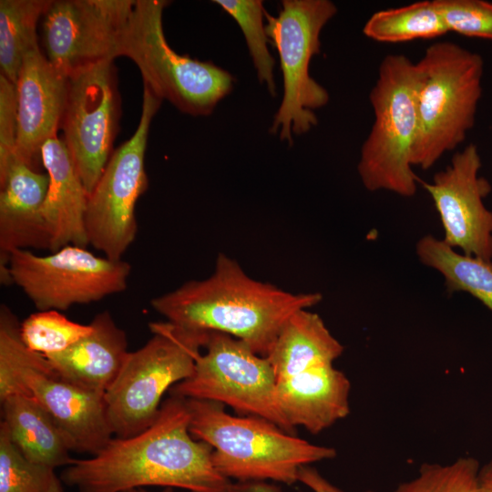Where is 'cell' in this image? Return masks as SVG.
<instances>
[{"instance_id":"cell-1","label":"cell","mask_w":492,"mask_h":492,"mask_svg":"<svg viewBox=\"0 0 492 492\" xmlns=\"http://www.w3.org/2000/svg\"><path fill=\"white\" fill-rule=\"evenodd\" d=\"M213 447L190 432L184 398L169 395L155 422L130 437L113 436L88 458L73 459L63 483L78 492H126L149 486L189 492H231V482L214 466Z\"/></svg>"},{"instance_id":"cell-2","label":"cell","mask_w":492,"mask_h":492,"mask_svg":"<svg viewBox=\"0 0 492 492\" xmlns=\"http://www.w3.org/2000/svg\"><path fill=\"white\" fill-rule=\"evenodd\" d=\"M321 301L319 292L292 293L255 280L220 253L208 278L188 281L151 299L150 305L177 326L229 334L266 356L285 322Z\"/></svg>"},{"instance_id":"cell-3","label":"cell","mask_w":492,"mask_h":492,"mask_svg":"<svg viewBox=\"0 0 492 492\" xmlns=\"http://www.w3.org/2000/svg\"><path fill=\"white\" fill-rule=\"evenodd\" d=\"M186 401L191 436L213 447L214 466L230 480L292 485L300 467L337 455L335 448L297 437L266 419L232 415L217 402Z\"/></svg>"},{"instance_id":"cell-4","label":"cell","mask_w":492,"mask_h":492,"mask_svg":"<svg viewBox=\"0 0 492 492\" xmlns=\"http://www.w3.org/2000/svg\"><path fill=\"white\" fill-rule=\"evenodd\" d=\"M14 394L34 398L52 416L71 451L95 455L114 436L103 394L63 379L46 356L23 343L20 323L0 306V399Z\"/></svg>"},{"instance_id":"cell-5","label":"cell","mask_w":492,"mask_h":492,"mask_svg":"<svg viewBox=\"0 0 492 492\" xmlns=\"http://www.w3.org/2000/svg\"><path fill=\"white\" fill-rule=\"evenodd\" d=\"M422 68L402 54L382 60L370 91L374 120L362 145L357 165L364 188L403 197L416 193L420 179L412 166L417 131V92Z\"/></svg>"},{"instance_id":"cell-6","label":"cell","mask_w":492,"mask_h":492,"mask_svg":"<svg viewBox=\"0 0 492 492\" xmlns=\"http://www.w3.org/2000/svg\"><path fill=\"white\" fill-rule=\"evenodd\" d=\"M417 131L412 166L432 168L474 127L482 97L481 55L448 41L429 46L418 61Z\"/></svg>"},{"instance_id":"cell-7","label":"cell","mask_w":492,"mask_h":492,"mask_svg":"<svg viewBox=\"0 0 492 492\" xmlns=\"http://www.w3.org/2000/svg\"><path fill=\"white\" fill-rule=\"evenodd\" d=\"M166 0H136L123 30L118 56L138 67L143 86L191 116H209L233 89L235 77L210 61L177 53L169 45L162 25Z\"/></svg>"},{"instance_id":"cell-8","label":"cell","mask_w":492,"mask_h":492,"mask_svg":"<svg viewBox=\"0 0 492 492\" xmlns=\"http://www.w3.org/2000/svg\"><path fill=\"white\" fill-rule=\"evenodd\" d=\"M152 336L129 352L104 395L107 417L116 437L133 436L157 419L162 397L193 373L208 333L168 321L149 324Z\"/></svg>"},{"instance_id":"cell-9","label":"cell","mask_w":492,"mask_h":492,"mask_svg":"<svg viewBox=\"0 0 492 492\" xmlns=\"http://www.w3.org/2000/svg\"><path fill=\"white\" fill-rule=\"evenodd\" d=\"M330 0H282L277 16L265 13L266 34L280 58L283 97L274 115L270 133L293 143L318 124L313 110L329 101L328 91L309 73L312 58L321 52L320 35L336 15Z\"/></svg>"},{"instance_id":"cell-10","label":"cell","mask_w":492,"mask_h":492,"mask_svg":"<svg viewBox=\"0 0 492 492\" xmlns=\"http://www.w3.org/2000/svg\"><path fill=\"white\" fill-rule=\"evenodd\" d=\"M204 349L191 375L173 385L170 395L217 402L239 415L261 417L295 434L280 411L277 379L265 356L243 341L217 332H209Z\"/></svg>"},{"instance_id":"cell-11","label":"cell","mask_w":492,"mask_h":492,"mask_svg":"<svg viewBox=\"0 0 492 492\" xmlns=\"http://www.w3.org/2000/svg\"><path fill=\"white\" fill-rule=\"evenodd\" d=\"M162 100L143 86L142 109L132 137L116 149L88 195L85 227L88 243L105 257L122 260L138 232L136 206L149 187L145 153L153 117Z\"/></svg>"},{"instance_id":"cell-12","label":"cell","mask_w":492,"mask_h":492,"mask_svg":"<svg viewBox=\"0 0 492 492\" xmlns=\"http://www.w3.org/2000/svg\"><path fill=\"white\" fill-rule=\"evenodd\" d=\"M8 271L12 283L38 311L64 312L125 291L131 266L67 245L47 255L15 250L8 257Z\"/></svg>"},{"instance_id":"cell-13","label":"cell","mask_w":492,"mask_h":492,"mask_svg":"<svg viewBox=\"0 0 492 492\" xmlns=\"http://www.w3.org/2000/svg\"><path fill=\"white\" fill-rule=\"evenodd\" d=\"M114 60L97 62L68 77L60 127L88 195L113 153L118 129L120 97Z\"/></svg>"},{"instance_id":"cell-14","label":"cell","mask_w":492,"mask_h":492,"mask_svg":"<svg viewBox=\"0 0 492 492\" xmlns=\"http://www.w3.org/2000/svg\"><path fill=\"white\" fill-rule=\"evenodd\" d=\"M136 0H51L42 17L43 53L60 72L118 56Z\"/></svg>"},{"instance_id":"cell-15","label":"cell","mask_w":492,"mask_h":492,"mask_svg":"<svg viewBox=\"0 0 492 492\" xmlns=\"http://www.w3.org/2000/svg\"><path fill=\"white\" fill-rule=\"evenodd\" d=\"M481 166L478 149L471 143L432 182L419 183L434 200L444 229L442 240L466 255L492 260V211L484 204L492 187L479 175Z\"/></svg>"},{"instance_id":"cell-16","label":"cell","mask_w":492,"mask_h":492,"mask_svg":"<svg viewBox=\"0 0 492 492\" xmlns=\"http://www.w3.org/2000/svg\"><path fill=\"white\" fill-rule=\"evenodd\" d=\"M68 77L57 70L40 46L24 57L15 83L17 106V159L42 171L41 148L56 137L67 94Z\"/></svg>"},{"instance_id":"cell-17","label":"cell","mask_w":492,"mask_h":492,"mask_svg":"<svg viewBox=\"0 0 492 492\" xmlns=\"http://www.w3.org/2000/svg\"><path fill=\"white\" fill-rule=\"evenodd\" d=\"M46 172L19 159L0 178V280L11 283L8 257L15 250H47L50 240L42 215Z\"/></svg>"},{"instance_id":"cell-18","label":"cell","mask_w":492,"mask_h":492,"mask_svg":"<svg viewBox=\"0 0 492 492\" xmlns=\"http://www.w3.org/2000/svg\"><path fill=\"white\" fill-rule=\"evenodd\" d=\"M350 393L349 378L333 363L316 364L276 384L277 404L288 424L313 435L348 416Z\"/></svg>"},{"instance_id":"cell-19","label":"cell","mask_w":492,"mask_h":492,"mask_svg":"<svg viewBox=\"0 0 492 492\" xmlns=\"http://www.w3.org/2000/svg\"><path fill=\"white\" fill-rule=\"evenodd\" d=\"M48 187L42 215L50 240L49 252L67 245L87 247L85 214L88 193L63 139H47L41 148Z\"/></svg>"},{"instance_id":"cell-20","label":"cell","mask_w":492,"mask_h":492,"mask_svg":"<svg viewBox=\"0 0 492 492\" xmlns=\"http://www.w3.org/2000/svg\"><path fill=\"white\" fill-rule=\"evenodd\" d=\"M92 332L65 351L46 356L65 380L105 395L129 353L127 334L108 311L92 319Z\"/></svg>"},{"instance_id":"cell-21","label":"cell","mask_w":492,"mask_h":492,"mask_svg":"<svg viewBox=\"0 0 492 492\" xmlns=\"http://www.w3.org/2000/svg\"><path fill=\"white\" fill-rule=\"evenodd\" d=\"M0 401L1 422L26 458L54 468L73 461L65 436L38 402L23 394L9 395Z\"/></svg>"},{"instance_id":"cell-22","label":"cell","mask_w":492,"mask_h":492,"mask_svg":"<svg viewBox=\"0 0 492 492\" xmlns=\"http://www.w3.org/2000/svg\"><path fill=\"white\" fill-rule=\"evenodd\" d=\"M343 352V344L323 319L302 309L285 322L265 357L278 381L316 364L333 363Z\"/></svg>"},{"instance_id":"cell-23","label":"cell","mask_w":492,"mask_h":492,"mask_svg":"<svg viewBox=\"0 0 492 492\" xmlns=\"http://www.w3.org/2000/svg\"><path fill=\"white\" fill-rule=\"evenodd\" d=\"M415 251L423 264L444 277L449 292H467L492 312V260L457 252L431 234L420 238Z\"/></svg>"},{"instance_id":"cell-24","label":"cell","mask_w":492,"mask_h":492,"mask_svg":"<svg viewBox=\"0 0 492 492\" xmlns=\"http://www.w3.org/2000/svg\"><path fill=\"white\" fill-rule=\"evenodd\" d=\"M51 0L0 1L1 75L15 85L26 53L39 46L36 26Z\"/></svg>"},{"instance_id":"cell-25","label":"cell","mask_w":492,"mask_h":492,"mask_svg":"<svg viewBox=\"0 0 492 492\" xmlns=\"http://www.w3.org/2000/svg\"><path fill=\"white\" fill-rule=\"evenodd\" d=\"M363 33L376 42L403 43L439 37L448 30L436 0H425L375 12L364 24Z\"/></svg>"},{"instance_id":"cell-26","label":"cell","mask_w":492,"mask_h":492,"mask_svg":"<svg viewBox=\"0 0 492 492\" xmlns=\"http://www.w3.org/2000/svg\"><path fill=\"white\" fill-rule=\"evenodd\" d=\"M228 13L240 26L249 49L258 80L266 86L269 93L277 94L274 78L275 61L268 42L270 41L263 20L266 10L261 0H213Z\"/></svg>"},{"instance_id":"cell-27","label":"cell","mask_w":492,"mask_h":492,"mask_svg":"<svg viewBox=\"0 0 492 492\" xmlns=\"http://www.w3.org/2000/svg\"><path fill=\"white\" fill-rule=\"evenodd\" d=\"M55 468L28 460L0 424V492H63Z\"/></svg>"},{"instance_id":"cell-28","label":"cell","mask_w":492,"mask_h":492,"mask_svg":"<svg viewBox=\"0 0 492 492\" xmlns=\"http://www.w3.org/2000/svg\"><path fill=\"white\" fill-rule=\"evenodd\" d=\"M92 332V326L67 318L61 312L38 311L20 323L23 343L44 356L61 353Z\"/></svg>"},{"instance_id":"cell-29","label":"cell","mask_w":492,"mask_h":492,"mask_svg":"<svg viewBox=\"0 0 492 492\" xmlns=\"http://www.w3.org/2000/svg\"><path fill=\"white\" fill-rule=\"evenodd\" d=\"M478 461L462 456L448 464L425 463L413 478L401 482L393 492H483Z\"/></svg>"},{"instance_id":"cell-30","label":"cell","mask_w":492,"mask_h":492,"mask_svg":"<svg viewBox=\"0 0 492 492\" xmlns=\"http://www.w3.org/2000/svg\"><path fill=\"white\" fill-rule=\"evenodd\" d=\"M448 32L492 41V3L485 0H436Z\"/></svg>"},{"instance_id":"cell-31","label":"cell","mask_w":492,"mask_h":492,"mask_svg":"<svg viewBox=\"0 0 492 492\" xmlns=\"http://www.w3.org/2000/svg\"><path fill=\"white\" fill-rule=\"evenodd\" d=\"M17 106L15 85L0 75V178L16 160Z\"/></svg>"},{"instance_id":"cell-32","label":"cell","mask_w":492,"mask_h":492,"mask_svg":"<svg viewBox=\"0 0 492 492\" xmlns=\"http://www.w3.org/2000/svg\"><path fill=\"white\" fill-rule=\"evenodd\" d=\"M298 481L313 492H343L327 480L315 467L303 466L298 471ZM231 492H282L280 488L266 482L232 483ZM364 492H375L365 490Z\"/></svg>"},{"instance_id":"cell-33","label":"cell","mask_w":492,"mask_h":492,"mask_svg":"<svg viewBox=\"0 0 492 492\" xmlns=\"http://www.w3.org/2000/svg\"><path fill=\"white\" fill-rule=\"evenodd\" d=\"M478 478L483 492H492V459L480 466Z\"/></svg>"},{"instance_id":"cell-34","label":"cell","mask_w":492,"mask_h":492,"mask_svg":"<svg viewBox=\"0 0 492 492\" xmlns=\"http://www.w3.org/2000/svg\"><path fill=\"white\" fill-rule=\"evenodd\" d=\"M126 492H149V491L144 488H136V489H131ZM161 492H173V488L165 487Z\"/></svg>"}]
</instances>
